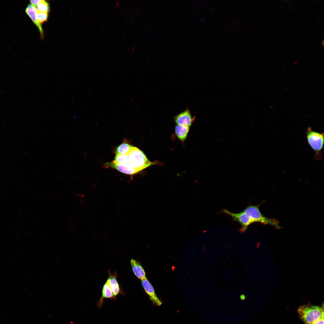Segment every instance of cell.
<instances>
[{"instance_id": "1", "label": "cell", "mask_w": 324, "mask_h": 324, "mask_svg": "<svg viewBox=\"0 0 324 324\" xmlns=\"http://www.w3.org/2000/svg\"><path fill=\"white\" fill-rule=\"evenodd\" d=\"M298 313L300 319L305 324H312L324 316L323 306L304 305L298 308Z\"/></svg>"}, {"instance_id": "2", "label": "cell", "mask_w": 324, "mask_h": 324, "mask_svg": "<svg viewBox=\"0 0 324 324\" xmlns=\"http://www.w3.org/2000/svg\"><path fill=\"white\" fill-rule=\"evenodd\" d=\"M308 144L314 151V159L320 160L322 158V150L324 142V134L313 130L310 127L307 128L306 134Z\"/></svg>"}, {"instance_id": "3", "label": "cell", "mask_w": 324, "mask_h": 324, "mask_svg": "<svg viewBox=\"0 0 324 324\" xmlns=\"http://www.w3.org/2000/svg\"><path fill=\"white\" fill-rule=\"evenodd\" d=\"M129 162L139 172L154 164L150 161L144 153L137 148L132 146L128 154Z\"/></svg>"}, {"instance_id": "4", "label": "cell", "mask_w": 324, "mask_h": 324, "mask_svg": "<svg viewBox=\"0 0 324 324\" xmlns=\"http://www.w3.org/2000/svg\"><path fill=\"white\" fill-rule=\"evenodd\" d=\"M259 205H249L243 211L250 216L254 223L259 222L263 224H269L276 228L280 229L281 227L278 221L275 219L268 218L263 215L259 210Z\"/></svg>"}, {"instance_id": "5", "label": "cell", "mask_w": 324, "mask_h": 324, "mask_svg": "<svg viewBox=\"0 0 324 324\" xmlns=\"http://www.w3.org/2000/svg\"><path fill=\"white\" fill-rule=\"evenodd\" d=\"M106 167L115 169L123 173L130 175L136 174L139 172L129 162L124 164H116L112 162L105 164Z\"/></svg>"}, {"instance_id": "6", "label": "cell", "mask_w": 324, "mask_h": 324, "mask_svg": "<svg viewBox=\"0 0 324 324\" xmlns=\"http://www.w3.org/2000/svg\"><path fill=\"white\" fill-rule=\"evenodd\" d=\"M141 281L144 290L148 295L153 304L158 306L162 304V302L157 296L153 287L147 278L142 280Z\"/></svg>"}, {"instance_id": "7", "label": "cell", "mask_w": 324, "mask_h": 324, "mask_svg": "<svg viewBox=\"0 0 324 324\" xmlns=\"http://www.w3.org/2000/svg\"><path fill=\"white\" fill-rule=\"evenodd\" d=\"M195 118L194 117H192L189 110L187 109L176 116L174 120L177 125L190 127Z\"/></svg>"}, {"instance_id": "8", "label": "cell", "mask_w": 324, "mask_h": 324, "mask_svg": "<svg viewBox=\"0 0 324 324\" xmlns=\"http://www.w3.org/2000/svg\"><path fill=\"white\" fill-rule=\"evenodd\" d=\"M109 276L106 282L108 285L113 293L114 298L115 299L117 296L119 294L122 293L120 286L116 279V273L111 274L109 271Z\"/></svg>"}, {"instance_id": "9", "label": "cell", "mask_w": 324, "mask_h": 324, "mask_svg": "<svg viewBox=\"0 0 324 324\" xmlns=\"http://www.w3.org/2000/svg\"><path fill=\"white\" fill-rule=\"evenodd\" d=\"M130 262L133 273L138 279L141 280L146 278L145 271L139 261L132 259Z\"/></svg>"}, {"instance_id": "10", "label": "cell", "mask_w": 324, "mask_h": 324, "mask_svg": "<svg viewBox=\"0 0 324 324\" xmlns=\"http://www.w3.org/2000/svg\"><path fill=\"white\" fill-rule=\"evenodd\" d=\"M37 10L36 6L31 4H29L26 9V12L31 18L33 22L38 27L41 37H43V32L41 24L37 21L36 17Z\"/></svg>"}, {"instance_id": "11", "label": "cell", "mask_w": 324, "mask_h": 324, "mask_svg": "<svg viewBox=\"0 0 324 324\" xmlns=\"http://www.w3.org/2000/svg\"><path fill=\"white\" fill-rule=\"evenodd\" d=\"M105 298H114L112 292L106 282L103 287L102 296L97 303L98 307L100 308L101 307L104 300Z\"/></svg>"}, {"instance_id": "12", "label": "cell", "mask_w": 324, "mask_h": 324, "mask_svg": "<svg viewBox=\"0 0 324 324\" xmlns=\"http://www.w3.org/2000/svg\"><path fill=\"white\" fill-rule=\"evenodd\" d=\"M190 127L177 125L175 128V133L178 138L184 142L187 138L190 130Z\"/></svg>"}, {"instance_id": "13", "label": "cell", "mask_w": 324, "mask_h": 324, "mask_svg": "<svg viewBox=\"0 0 324 324\" xmlns=\"http://www.w3.org/2000/svg\"><path fill=\"white\" fill-rule=\"evenodd\" d=\"M132 146L127 143H122L116 148V154H128L130 151Z\"/></svg>"}, {"instance_id": "14", "label": "cell", "mask_w": 324, "mask_h": 324, "mask_svg": "<svg viewBox=\"0 0 324 324\" xmlns=\"http://www.w3.org/2000/svg\"><path fill=\"white\" fill-rule=\"evenodd\" d=\"M116 164H121L129 162V157L127 154H116L112 161Z\"/></svg>"}, {"instance_id": "15", "label": "cell", "mask_w": 324, "mask_h": 324, "mask_svg": "<svg viewBox=\"0 0 324 324\" xmlns=\"http://www.w3.org/2000/svg\"><path fill=\"white\" fill-rule=\"evenodd\" d=\"M36 8L38 11L48 13L50 10L49 3L44 0H41V1L37 5Z\"/></svg>"}, {"instance_id": "16", "label": "cell", "mask_w": 324, "mask_h": 324, "mask_svg": "<svg viewBox=\"0 0 324 324\" xmlns=\"http://www.w3.org/2000/svg\"><path fill=\"white\" fill-rule=\"evenodd\" d=\"M36 17L38 22L41 24L47 20L48 14V13L40 11L37 10Z\"/></svg>"}, {"instance_id": "17", "label": "cell", "mask_w": 324, "mask_h": 324, "mask_svg": "<svg viewBox=\"0 0 324 324\" xmlns=\"http://www.w3.org/2000/svg\"><path fill=\"white\" fill-rule=\"evenodd\" d=\"M324 317H322L314 322L312 324H324Z\"/></svg>"}, {"instance_id": "18", "label": "cell", "mask_w": 324, "mask_h": 324, "mask_svg": "<svg viewBox=\"0 0 324 324\" xmlns=\"http://www.w3.org/2000/svg\"><path fill=\"white\" fill-rule=\"evenodd\" d=\"M41 1V0H30V2L31 4L35 6L37 5Z\"/></svg>"}, {"instance_id": "19", "label": "cell", "mask_w": 324, "mask_h": 324, "mask_svg": "<svg viewBox=\"0 0 324 324\" xmlns=\"http://www.w3.org/2000/svg\"><path fill=\"white\" fill-rule=\"evenodd\" d=\"M240 297H241V298L242 299L244 298H245V296L244 295H241Z\"/></svg>"}, {"instance_id": "20", "label": "cell", "mask_w": 324, "mask_h": 324, "mask_svg": "<svg viewBox=\"0 0 324 324\" xmlns=\"http://www.w3.org/2000/svg\"><path fill=\"white\" fill-rule=\"evenodd\" d=\"M321 44L323 46V45H324V40H323Z\"/></svg>"}, {"instance_id": "21", "label": "cell", "mask_w": 324, "mask_h": 324, "mask_svg": "<svg viewBox=\"0 0 324 324\" xmlns=\"http://www.w3.org/2000/svg\"><path fill=\"white\" fill-rule=\"evenodd\" d=\"M289 1V0H285L284 2H287Z\"/></svg>"}, {"instance_id": "22", "label": "cell", "mask_w": 324, "mask_h": 324, "mask_svg": "<svg viewBox=\"0 0 324 324\" xmlns=\"http://www.w3.org/2000/svg\"><path fill=\"white\" fill-rule=\"evenodd\" d=\"M294 8V7H292V9H291V10H292V9H293V8Z\"/></svg>"}, {"instance_id": "23", "label": "cell", "mask_w": 324, "mask_h": 324, "mask_svg": "<svg viewBox=\"0 0 324 324\" xmlns=\"http://www.w3.org/2000/svg\"><path fill=\"white\" fill-rule=\"evenodd\" d=\"M319 17H319H319H318V18H317V20H318V18H319Z\"/></svg>"}]
</instances>
